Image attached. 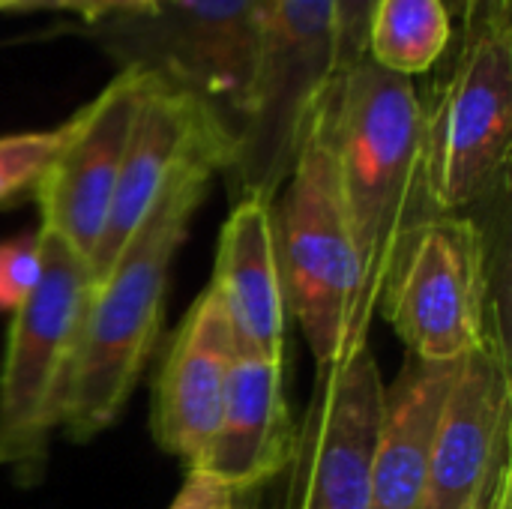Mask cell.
<instances>
[{"mask_svg":"<svg viewBox=\"0 0 512 509\" xmlns=\"http://www.w3.org/2000/svg\"><path fill=\"white\" fill-rule=\"evenodd\" d=\"M273 201L261 192L237 195L216 246L210 288L219 294L240 354L285 360V288L276 261Z\"/></svg>","mask_w":512,"mask_h":509,"instance_id":"9a60e30c","label":"cell"},{"mask_svg":"<svg viewBox=\"0 0 512 509\" xmlns=\"http://www.w3.org/2000/svg\"><path fill=\"white\" fill-rule=\"evenodd\" d=\"M297 426L285 399V360L237 351L219 426L189 468L237 492H261L291 468Z\"/></svg>","mask_w":512,"mask_h":509,"instance_id":"5bb4252c","label":"cell"},{"mask_svg":"<svg viewBox=\"0 0 512 509\" xmlns=\"http://www.w3.org/2000/svg\"><path fill=\"white\" fill-rule=\"evenodd\" d=\"M162 0H66V12L78 15L81 21L102 24L111 18H123V15H138L147 12L153 6H159Z\"/></svg>","mask_w":512,"mask_h":509,"instance_id":"7402d4cb","label":"cell"},{"mask_svg":"<svg viewBox=\"0 0 512 509\" xmlns=\"http://www.w3.org/2000/svg\"><path fill=\"white\" fill-rule=\"evenodd\" d=\"M339 78V0H261L258 69L240 150L237 195L276 198L306 123Z\"/></svg>","mask_w":512,"mask_h":509,"instance_id":"5b68a950","label":"cell"},{"mask_svg":"<svg viewBox=\"0 0 512 509\" xmlns=\"http://www.w3.org/2000/svg\"><path fill=\"white\" fill-rule=\"evenodd\" d=\"M384 381L369 345L318 369L297 429L288 509H372V462Z\"/></svg>","mask_w":512,"mask_h":509,"instance_id":"30bf717a","label":"cell"},{"mask_svg":"<svg viewBox=\"0 0 512 509\" xmlns=\"http://www.w3.org/2000/svg\"><path fill=\"white\" fill-rule=\"evenodd\" d=\"M512 387L501 315L450 387L420 509H486L510 465Z\"/></svg>","mask_w":512,"mask_h":509,"instance_id":"7c38bea8","label":"cell"},{"mask_svg":"<svg viewBox=\"0 0 512 509\" xmlns=\"http://www.w3.org/2000/svg\"><path fill=\"white\" fill-rule=\"evenodd\" d=\"M512 141L510 12L465 33L438 102L426 111V177L435 213H465L507 189Z\"/></svg>","mask_w":512,"mask_h":509,"instance_id":"52a82bcc","label":"cell"},{"mask_svg":"<svg viewBox=\"0 0 512 509\" xmlns=\"http://www.w3.org/2000/svg\"><path fill=\"white\" fill-rule=\"evenodd\" d=\"M456 372L459 363L408 357L396 381L384 387L372 462V509H420Z\"/></svg>","mask_w":512,"mask_h":509,"instance_id":"2e32d148","label":"cell"},{"mask_svg":"<svg viewBox=\"0 0 512 509\" xmlns=\"http://www.w3.org/2000/svg\"><path fill=\"white\" fill-rule=\"evenodd\" d=\"M216 174L213 165L183 174L96 279L60 423L72 441H90L114 426L129 402L162 330L174 255Z\"/></svg>","mask_w":512,"mask_h":509,"instance_id":"7a4b0ae2","label":"cell"},{"mask_svg":"<svg viewBox=\"0 0 512 509\" xmlns=\"http://www.w3.org/2000/svg\"><path fill=\"white\" fill-rule=\"evenodd\" d=\"M375 0H339V75L366 51V30Z\"/></svg>","mask_w":512,"mask_h":509,"instance_id":"44dd1931","label":"cell"},{"mask_svg":"<svg viewBox=\"0 0 512 509\" xmlns=\"http://www.w3.org/2000/svg\"><path fill=\"white\" fill-rule=\"evenodd\" d=\"M447 6H450V12L459 18V12H462V0H447Z\"/></svg>","mask_w":512,"mask_h":509,"instance_id":"484cf974","label":"cell"},{"mask_svg":"<svg viewBox=\"0 0 512 509\" xmlns=\"http://www.w3.org/2000/svg\"><path fill=\"white\" fill-rule=\"evenodd\" d=\"M486 509H489V504H486Z\"/></svg>","mask_w":512,"mask_h":509,"instance_id":"4316f807","label":"cell"},{"mask_svg":"<svg viewBox=\"0 0 512 509\" xmlns=\"http://www.w3.org/2000/svg\"><path fill=\"white\" fill-rule=\"evenodd\" d=\"M237 150L240 135L216 108L150 75L120 165L108 225L90 261L93 279L117 261L144 216L183 174L201 165L231 171Z\"/></svg>","mask_w":512,"mask_h":509,"instance_id":"9c48e42d","label":"cell"},{"mask_svg":"<svg viewBox=\"0 0 512 509\" xmlns=\"http://www.w3.org/2000/svg\"><path fill=\"white\" fill-rule=\"evenodd\" d=\"M66 12V0H0V12Z\"/></svg>","mask_w":512,"mask_h":509,"instance_id":"cb8c5ba5","label":"cell"},{"mask_svg":"<svg viewBox=\"0 0 512 509\" xmlns=\"http://www.w3.org/2000/svg\"><path fill=\"white\" fill-rule=\"evenodd\" d=\"M333 84L312 111L297 159L276 192L279 201H273L285 306L297 318L318 369H330L357 351L351 345L357 255L333 150Z\"/></svg>","mask_w":512,"mask_h":509,"instance_id":"3957f363","label":"cell"},{"mask_svg":"<svg viewBox=\"0 0 512 509\" xmlns=\"http://www.w3.org/2000/svg\"><path fill=\"white\" fill-rule=\"evenodd\" d=\"M450 36L447 0H375L363 54L387 72L414 78L441 60Z\"/></svg>","mask_w":512,"mask_h":509,"instance_id":"e0dca14e","label":"cell"},{"mask_svg":"<svg viewBox=\"0 0 512 509\" xmlns=\"http://www.w3.org/2000/svg\"><path fill=\"white\" fill-rule=\"evenodd\" d=\"M261 0H162L90 27L120 63L144 69L216 108L240 135L258 69Z\"/></svg>","mask_w":512,"mask_h":509,"instance_id":"8992f818","label":"cell"},{"mask_svg":"<svg viewBox=\"0 0 512 509\" xmlns=\"http://www.w3.org/2000/svg\"><path fill=\"white\" fill-rule=\"evenodd\" d=\"M333 150L357 255L351 345L369 327L420 222L435 216L426 177V105L411 78L366 54L333 84Z\"/></svg>","mask_w":512,"mask_h":509,"instance_id":"6da1fadb","label":"cell"},{"mask_svg":"<svg viewBox=\"0 0 512 509\" xmlns=\"http://www.w3.org/2000/svg\"><path fill=\"white\" fill-rule=\"evenodd\" d=\"M489 291V243L480 222L435 213L408 237L378 309L408 357L462 363L501 315Z\"/></svg>","mask_w":512,"mask_h":509,"instance_id":"ba28073f","label":"cell"},{"mask_svg":"<svg viewBox=\"0 0 512 509\" xmlns=\"http://www.w3.org/2000/svg\"><path fill=\"white\" fill-rule=\"evenodd\" d=\"M66 132H69V120H63L54 129L0 135V204L12 201L15 195L39 183L51 159L63 147Z\"/></svg>","mask_w":512,"mask_h":509,"instance_id":"ac0fdd59","label":"cell"},{"mask_svg":"<svg viewBox=\"0 0 512 509\" xmlns=\"http://www.w3.org/2000/svg\"><path fill=\"white\" fill-rule=\"evenodd\" d=\"M504 12H510V0H462L459 18H462V27L468 33V30H474V27L498 18Z\"/></svg>","mask_w":512,"mask_h":509,"instance_id":"603a6c76","label":"cell"},{"mask_svg":"<svg viewBox=\"0 0 512 509\" xmlns=\"http://www.w3.org/2000/svg\"><path fill=\"white\" fill-rule=\"evenodd\" d=\"M168 509H261V492H237L207 474L189 471L183 489Z\"/></svg>","mask_w":512,"mask_h":509,"instance_id":"ffe728a7","label":"cell"},{"mask_svg":"<svg viewBox=\"0 0 512 509\" xmlns=\"http://www.w3.org/2000/svg\"><path fill=\"white\" fill-rule=\"evenodd\" d=\"M489 509H512V471L510 465L501 471L492 495H489Z\"/></svg>","mask_w":512,"mask_h":509,"instance_id":"d4e9b609","label":"cell"},{"mask_svg":"<svg viewBox=\"0 0 512 509\" xmlns=\"http://www.w3.org/2000/svg\"><path fill=\"white\" fill-rule=\"evenodd\" d=\"M42 270L39 228L0 243V315H12L30 297Z\"/></svg>","mask_w":512,"mask_h":509,"instance_id":"d6986e66","label":"cell"},{"mask_svg":"<svg viewBox=\"0 0 512 509\" xmlns=\"http://www.w3.org/2000/svg\"><path fill=\"white\" fill-rule=\"evenodd\" d=\"M42 270L12 312L0 366V465L33 477L63 423L69 378L93 294V267L60 237L39 228Z\"/></svg>","mask_w":512,"mask_h":509,"instance_id":"277c9868","label":"cell"},{"mask_svg":"<svg viewBox=\"0 0 512 509\" xmlns=\"http://www.w3.org/2000/svg\"><path fill=\"white\" fill-rule=\"evenodd\" d=\"M150 72L126 66L69 117V132L48 171L33 186L39 228L60 237L81 258L93 252L108 225L120 165Z\"/></svg>","mask_w":512,"mask_h":509,"instance_id":"8fae6325","label":"cell"},{"mask_svg":"<svg viewBox=\"0 0 512 509\" xmlns=\"http://www.w3.org/2000/svg\"><path fill=\"white\" fill-rule=\"evenodd\" d=\"M234 360L237 342L231 321L219 294L207 288L189 306L171 339L156 378L150 420L156 444L189 468L201 459L219 426Z\"/></svg>","mask_w":512,"mask_h":509,"instance_id":"4fadbf2b","label":"cell"}]
</instances>
